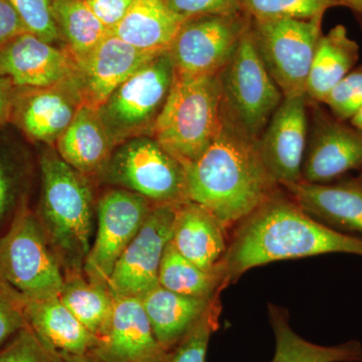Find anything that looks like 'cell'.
<instances>
[{
  "mask_svg": "<svg viewBox=\"0 0 362 362\" xmlns=\"http://www.w3.org/2000/svg\"><path fill=\"white\" fill-rule=\"evenodd\" d=\"M287 192L307 214L324 225L339 232L362 233V188L356 180L301 181Z\"/></svg>",
  "mask_w": 362,
  "mask_h": 362,
  "instance_id": "cell-20",
  "label": "cell"
},
{
  "mask_svg": "<svg viewBox=\"0 0 362 362\" xmlns=\"http://www.w3.org/2000/svg\"><path fill=\"white\" fill-rule=\"evenodd\" d=\"M16 88L8 78L0 76V130L11 122Z\"/></svg>",
  "mask_w": 362,
  "mask_h": 362,
  "instance_id": "cell-40",
  "label": "cell"
},
{
  "mask_svg": "<svg viewBox=\"0 0 362 362\" xmlns=\"http://www.w3.org/2000/svg\"><path fill=\"white\" fill-rule=\"evenodd\" d=\"M98 20L110 32L123 20L134 0H85Z\"/></svg>",
  "mask_w": 362,
  "mask_h": 362,
  "instance_id": "cell-38",
  "label": "cell"
},
{
  "mask_svg": "<svg viewBox=\"0 0 362 362\" xmlns=\"http://www.w3.org/2000/svg\"><path fill=\"white\" fill-rule=\"evenodd\" d=\"M354 180L356 181L357 185H359L362 188V169L361 171V173H359V175L357 176L356 178H354Z\"/></svg>",
  "mask_w": 362,
  "mask_h": 362,
  "instance_id": "cell-44",
  "label": "cell"
},
{
  "mask_svg": "<svg viewBox=\"0 0 362 362\" xmlns=\"http://www.w3.org/2000/svg\"><path fill=\"white\" fill-rule=\"evenodd\" d=\"M244 13L254 20L276 18L312 20L323 16L330 7L339 6L334 0H238Z\"/></svg>",
  "mask_w": 362,
  "mask_h": 362,
  "instance_id": "cell-31",
  "label": "cell"
},
{
  "mask_svg": "<svg viewBox=\"0 0 362 362\" xmlns=\"http://www.w3.org/2000/svg\"><path fill=\"white\" fill-rule=\"evenodd\" d=\"M228 230L209 209L194 202L176 207L170 242L185 258L202 270L223 268Z\"/></svg>",
  "mask_w": 362,
  "mask_h": 362,
  "instance_id": "cell-19",
  "label": "cell"
},
{
  "mask_svg": "<svg viewBox=\"0 0 362 362\" xmlns=\"http://www.w3.org/2000/svg\"><path fill=\"white\" fill-rule=\"evenodd\" d=\"M0 362H64L61 354L49 347L28 326L0 349Z\"/></svg>",
  "mask_w": 362,
  "mask_h": 362,
  "instance_id": "cell-33",
  "label": "cell"
},
{
  "mask_svg": "<svg viewBox=\"0 0 362 362\" xmlns=\"http://www.w3.org/2000/svg\"><path fill=\"white\" fill-rule=\"evenodd\" d=\"M28 32L11 0H0V47Z\"/></svg>",
  "mask_w": 362,
  "mask_h": 362,
  "instance_id": "cell-39",
  "label": "cell"
},
{
  "mask_svg": "<svg viewBox=\"0 0 362 362\" xmlns=\"http://www.w3.org/2000/svg\"><path fill=\"white\" fill-rule=\"evenodd\" d=\"M39 204L35 213L65 274L83 272L92 245L96 204L93 180L40 145Z\"/></svg>",
  "mask_w": 362,
  "mask_h": 362,
  "instance_id": "cell-3",
  "label": "cell"
},
{
  "mask_svg": "<svg viewBox=\"0 0 362 362\" xmlns=\"http://www.w3.org/2000/svg\"><path fill=\"white\" fill-rule=\"evenodd\" d=\"M185 168L189 201L209 209L226 230L280 189L262 160L258 138L233 122L225 108L216 139Z\"/></svg>",
  "mask_w": 362,
  "mask_h": 362,
  "instance_id": "cell-2",
  "label": "cell"
},
{
  "mask_svg": "<svg viewBox=\"0 0 362 362\" xmlns=\"http://www.w3.org/2000/svg\"><path fill=\"white\" fill-rule=\"evenodd\" d=\"M154 206L141 195L123 188L110 187L100 195L96 204V235L83 268L86 277L108 285L117 261Z\"/></svg>",
  "mask_w": 362,
  "mask_h": 362,
  "instance_id": "cell-11",
  "label": "cell"
},
{
  "mask_svg": "<svg viewBox=\"0 0 362 362\" xmlns=\"http://www.w3.org/2000/svg\"><path fill=\"white\" fill-rule=\"evenodd\" d=\"M221 312L220 294L216 295L194 327L171 351L169 362H206L211 335L218 330Z\"/></svg>",
  "mask_w": 362,
  "mask_h": 362,
  "instance_id": "cell-32",
  "label": "cell"
},
{
  "mask_svg": "<svg viewBox=\"0 0 362 362\" xmlns=\"http://www.w3.org/2000/svg\"><path fill=\"white\" fill-rule=\"evenodd\" d=\"M64 362H106L97 358L92 354H83V356H66V354H61Z\"/></svg>",
  "mask_w": 362,
  "mask_h": 362,
  "instance_id": "cell-42",
  "label": "cell"
},
{
  "mask_svg": "<svg viewBox=\"0 0 362 362\" xmlns=\"http://www.w3.org/2000/svg\"><path fill=\"white\" fill-rule=\"evenodd\" d=\"M214 298L185 296L158 285L141 300L157 341L171 354L199 321Z\"/></svg>",
  "mask_w": 362,
  "mask_h": 362,
  "instance_id": "cell-23",
  "label": "cell"
},
{
  "mask_svg": "<svg viewBox=\"0 0 362 362\" xmlns=\"http://www.w3.org/2000/svg\"><path fill=\"white\" fill-rule=\"evenodd\" d=\"M307 101L305 95L284 98L258 139L267 170L286 189L302 181L309 132Z\"/></svg>",
  "mask_w": 362,
  "mask_h": 362,
  "instance_id": "cell-15",
  "label": "cell"
},
{
  "mask_svg": "<svg viewBox=\"0 0 362 362\" xmlns=\"http://www.w3.org/2000/svg\"><path fill=\"white\" fill-rule=\"evenodd\" d=\"M183 23L164 0H134L111 33L138 49L160 54L168 52Z\"/></svg>",
  "mask_w": 362,
  "mask_h": 362,
  "instance_id": "cell-24",
  "label": "cell"
},
{
  "mask_svg": "<svg viewBox=\"0 0 362 362\" xmlns=\"http://www.w3.org/2000/svg\"><path fill=\"white\" fill-rule=\"evenodd\" d=\"M339 6H346L362 21V0H334Z\"/></svg>",
  "mask_w": 362,
  "mask_h": 362,
  "instance_id": "cell-41",
  "label": "cell"
},
{
  "mask_svg": "<svg viewBox=\"0 0 362 362\" xmlns=\"http://www.w3.org/2000/svg\"><path fill=\"white\" fill-rule=\"evenodd\" d=\"M157 54L138 49L109 33L84 61L77 64L76 78L84 106L97 110L119 86Z\"/></svg>",
  "mask_w": 362,
  "mask_h": 362,
  "instance_id": "cell-18",
  "label": "cell"
},
{
  "mask_svg": "<svg viewBox=\"0 0 362 362\" xmlns=\"http://www.w3.org/2000/svg\"><path fill=\"white\" fill-rule=\"evenodd\" d=\"M35 164L26 146L13 137H0V237L30 206Z\"/></svg>",
  "mask_w": 362,
  "mask_h": 362,
  "instance_id": "cell-26",
  "label": "cell"
},
{
  "mask_svg": "<svg viewBox=\"0 0 362 362\" xmlns=\"http://www.w3.org/2000/svg\"><path fill=\"white\" fill-rule=\"evenodd\" d=\"M349 123L351 124L352 126H354V127L357 128V129L362 130V108L361 110L357 112L356 115L350 119Z\"/></svg>",
  "mask_w": 362,
  "mask_h": 362,
  "instance_id": "cell-43",
  "label": "cell"
},
{
  "mask_svg": "<svg viewBox=\"0 0 362 362\" xmlns=\"http://www.w3.org/2000/svg\"><path fill=\"white\" fill-rule=\"evenodd\" d=\"M223 121L218 75L175 77L151 135L183 164L199 158L220 132Z\"/></svg>",
  "mask_w": 362,
  "mask_h": 362,
  "instance_id": "cell-4",
  "label": "cell"
},
{
  "mask_svg": "<svg viewBox=\"0 0 362 362\" xmlns=\"http://www.w3.org/2000/svg\"><path fill=\"white\" fill-rule=\"evenodd\" d=\"M323 16L312 20H255L252 39L284 98L304 96Z\"/></svg>",
  "mask_w": 362,
  "mask_h": 362,
  "instance_id": "cell-9",
  "label": "cell"
},
{
  "mask_svg": "<svg viewBox=\"0 0 362 362\" xmlns=\"http://www.w3.org/2000/svg\"><path fill=\"white\" fill-rule=\"evenodd\" d=\"M28 32L56 45L62 39L52 18V0H11Z\"/></svg>",
  "mask_w": 362,
  "mask_h": 362,
  "instance_id": "cell-35",
  "label": "cell"
},
{
  "mask_svg": "<svg viewBox=\"0 0 362 362\" xmlns=\"http://www.w3.org/2000/svg\"><path fill=\"white\" fill-rule=\"evenodd\" d=\"M25 299L0 277V349L28 326Z\"/></svg>",
  "mask_w": 362,
  "mask_h": 362,
  "instance_id": "cell-36",
  "label": "cell"
},
{
  "mask_svg": "<svg viewBox=\"0 0 362 362\" xmlns=\"http://www.w3.org/2000/svg\"><path fill=\"white\" fill-rule=\"evenodd\" d=\"M59 297L99 340L107 334L114 310V297L108 285L92 282L84 272L65 274Z\"/></svg>",
  "mask_w": 362,
  "mask_h": 362,
  "instance_id": "cell-28",
  "label": "cell"
},
{
  "mask_svg": "<svg viewBox=\"0 0 362 362\" xmlns=\"http://www.w3.org/2000/svg\"><path fill=\"white\" fill-rule=\"evenodd\" d=\"M325 254L362 257V239L312 218L279 189L238 223L223 262L225 286L256 267Z\"/></svg>",
  "mask_w": 362,
  "mask_h": 362,
  "instance_id": "cell-1",
  "label": "cell"
},
{
  "mask_svg": "<svg viewBox=\"0 0 362 362\" xmlns=\"http://www.w3.org/2000/svg\"><path fill=\"white\" fill-rule=\"evenodd\" d=\"M358 59L359 45L344 26L337 25L321 35L307 78L305 96L308 101L322 104L330 90L354 70Z\"/></svg>",
  "mask_w": 362,
  "mask_h": 362,
  "instance_id": "cell-25",
  "label": "cell"
},
{
  "mask_svg": "<svg viewBox=\"0 0 362 362\" xmlns=\"http://www.w3.org/2000/svg\"><path fill=\"white\" fill-rule=\"evenodd\" d=\"M52 18L66 49L78 64L110 33L85 0H52Z\"/></svg>",
  "mask_w": 362,
  "mask_h": 362,
  "instance_id": "cell-29",
  "label": "cell"
},
{
  "mask_svg": "<svg viewBox=\"0 0 362 362\" xmlns=\"http://www.w3.org/2000/svg\"><path fill=\"white\" fill-rule=\"evenodd\" d=\"M218 78L226 113L247 134L259 139L284 96L259 57L251 28Z\"/></svg>",
  "mask_w": 362,
  "mask_h": 362,
  "instance_id": "cell-8",
  "label": "cell"
},
{
  "mask_svg": "<svg viewBox=\"0 0 362 362\" xmlns=\"http://www.w3.org/2000/svg\"><path fill=\"white\" fill-rule=\"evenodd\" d=\"M25 316L28 327L59 354L83 356L99 343L59 296L25 300Z\"/></svg>",
  "mask_w": 362,
  "mask_h": 362,
  "instance_id": "cell-21",
  "label": "cell"
},
{
  "mask_svg": "<svg viewBox=\"0 0 362 362\" xmlns=\"http://www.w3.org/2000/svg\"><path fill=\"white\" fill-rule=\"evenodd\" d=\"M113 297L110 327L90 354L106 362H169L170 352L157 341L142 300Z\"/></svg>",
  "mask_w": 362,
  "mask_h": 362,
  "instance_id": "cell-17",
  "label": "cell"
},
{
  "mask_svg": "<svg viewBox=\"0 0 362 362\" xmlns=\"http://www.w3.org/2000/svg\"><path fill=\"white\" fill-rule=\"evenodd\" d=\"M77 63L66 47L61 49L25 32L0 47V76L16 89L49 87L73 77Z\"/></svg>",
  "mask_w": 362,
  "mask_h": 362,
  "instance_id": "cell-16",
  "label": "cell"
},
{
  "mask_svg": "<svg viewBox=\"0 0 362 362\" xmlns=\"http://www.w3.org/2000/svg\"><path fill=\"white\" fill-rule=\"evenodd\" d=\"M54 147L64 161L92 180L102 173L115 149L96 109L88 106L81 107Z\"/></svg>",
  "mask_w": 362,
  "mask_h": 362,
  "instance_id": "cell-22",
  "label": "cell"
},
{
  "mask_svg": "<svg viewBox=\"0 0 362 362\" xmlns=\"http://www.w3.org/2000/svg\"><path fill=\"white\" fill-rule=\"evenodd\" d=\"M312 104L302 181L329 183L362 169V130Z\"/></svg>",
  "mask_w": 362,
  "mask_h": 362,
  "instance_id": "cell-13",
  "label": "cell"
},
{
  "mask_svg": "<svg viewBox=\"0 0 362 362\" xmlns=\"http://www.w3.org/2000/svg\"><path fill=\"white\" fill-rule=\"evenodd\" d=\"M322 104L338 120L349 122L362 108V66L345 76L330 90Z\"/></svg>",
  "mask_w": 362,
  "mask_h": 362,
  "instance_id": "cell-34",
  "label": "cell"
},
{
  "mask_svg": "<svg viewBox=\"0 0 362 362\" xmlns=\"http://www.w3.org/2000/svg\"><path fill=\"white\" fill-rule=\"evenodd\" d=\"M164 2L176 16L185 21L213 14L244 13L238 0H164Z\"/></svg>",
  "mask_w": 362,
  "mask_h": 362,
  "instance_id": "cell-37",
  "label": "cell"
},
{
  "mask_svg": "<svg viewBox=\"0 0 362 362\" xmlns=\"http://www.w3.org/2000/svg\"><path fill=\"white\" fill-rule=\"evenodd\" d=\"M0 277L25 300L59 296L65 275L30 206L0 237Z\"/></svg>",
  "mask_w": 362,
  "mask_h": 362,
  "instance_id": "cell-7",
  "label": "cell"
},
{
  "mask_svg": "<svg viewBox=\"0 0 362 362\" xmlns=\"http://www.w3.org/2000/svg\"><path fill=\"white\" fill-rule=\"evenodd\" d=\"M168 52L147 62L97 109L114 147L151 134L175 81Z\"/></svg>",
  "mask_w": 362,
  "mask_h": 362,
  "instance_id": "cell-6",
  "label": "cell"
},
{
  "mask_svg": "<svg viewBox=\"0 0 362 362\" xmlns=\"http://www.w3.org/2000/svg\"><path fill=\"white\" fill-rule=\"evenodd\" d=\"M95 180L141 195L156 206L189 202L185 165L151 135L118 145Z\"/></svg>",
  "mask_w": 362,
  "mask_h": 362,
  "instance_id": "cell-5",
  "label": "cell"
},
{
  "mask_svg": "<svg viewBox=\"0 0 362 362\" xmlns=\"http://www.w3.org/2000/svg\"><path fill=\"white\" fill-rule=\"evenodd\" d=\"M243 13L213 14L185 21L168 49L175 77L218 75L251 28Z\"/></svg>",
  "mask_w": 362,
  "mask_h": 362,
  "instance_id": "cell-10",
  "label": "cell"
},
{
  "mask_svg": "<svg viewBox=\"0 0 362 362\" xmlns=\"http://www.w3.org/2000/svg\"><path fill=\"white\" fill-rule=\"evenodd\" d=\"M268 309L275 337V354L271 362H362L361 342L351 340L334 346L315 344L295 332L284 308L269 304Z\"/></svg>",
  "mask_w": 362,
  "mask_h": 362,
  "instance_id": "cell-27",
  "label": "cell"
},
{
  "mask_svg": "<svg viewBox=\"0 0 362 362\" xmlns=\"http://www.w3.org/2000/svg\"><path fill=\"white\" fill-rule=\"evenodd\" d=\"M159 285L185 296L211 299L225 289V270H202L169 242L162 257Z\"/></svg>",
  "mask_w": 362,
  "mask_h": 362,
  "instance_id": "cell-30",
  "label": "cell"
},
{
  "mask_svg": "<svg viewBox=\"0 0 362 362\" xmlns=\"http://www.w3.org/2000/svg\"><path fill=\"white\" fill-rule=\"evenodd\" d=\"M82 106L75 75L49 87L16 89L11 123L28 141L54 147Z\"/></svg>",
  "mask_w": 362,
  "mask_h": 362,
  "instance_id": "cell-14",
  "label": "cell"
},
{
  "mask_svg": "<svg viewBox=\"0 0 362 362\" xmlns=\"http://www.w3.org/2000/svg\"><path fill=\"white\" fill-rule=\"evenodd\" d=\"M175 206H156L124 250L108 281L113 296L141 298L159 285V270L173 237Z\"/></svg>",
  "mask_w": 362,
  "mask_h": 362,
  "instance_id": "cell-12",
  "label": "cell"
}]
</instances>
